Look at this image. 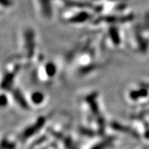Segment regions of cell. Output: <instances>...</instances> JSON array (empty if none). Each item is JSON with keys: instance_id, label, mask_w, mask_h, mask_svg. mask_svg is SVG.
Listing matches in <instances>:
<instances>
[{"instance_id": "4fadbf2b", "label": "cell", "mask_w": 149, "mask_h": 149, "mask_svg": "<svg viewBox=\"0 0 149 149\" xmlns=\"http://www.w3.org/2000/svg\"><path fill=\"white\" fill-rule=\"evenodd\" d=\"M71 7H79V8H84V7H88V8H93V6L91 3L88 2H71L69 4Z\"/></svg>"}, {"instance_id": "7a4b0ae2", "label": "cell", "mask_w": 149, "mask_h": 149, "mask_svg": "<svg viewBox=\"0 0 149 149\" xmlns=\"http://www.w3.org/2000/svg\"><path fill=\"white\" fill-rule=\"evenodd\" d=\"M33 32L31 30H29L25 33V43L26 49L28 51V56L29 58L32 57L34 51V39H33Z\"/></svg>"}, {"instance_id": "5b68a950", "label": "cell", "mask_w": 149, "mask_h": 149, "mask_svg": "<svg viewBox=\"0 0 149 149\" xmlns=\"http://www.w3.org/2000/svg\"><path fill=\"white\" fill-rule=\"evenodd\" d=\"M13 95H14V97L16 101L20 104V106L24 108V109H28L29 107H28V102L26 101L25 98H24L22 93L19 90H18V89L15 90L13 91Z\"/></svg>"}, {"instance_id": "277c9868", "label": "cell", "mask_w": 149, "mask_h": 149, "mask_svg": "<svg viewBox=\"0 0 149 149\" xmlns=\"http://www.w3.org/2000/svg\"><path fill=\"white\" fill-rule=\"evenodd\" d=\"M91 17V16L89 13L82 12L69 18V22H70V23H82L84 22H86L87 20H88Z\"/></svg>"}, {"instance_id": "5bb4252c", "label": "cell", "mask_w": 149, "mask_h": 149, "mask_svg": "<svg viewBox=\"0 0 149 149\" xmlns=\"http://www.w3.org/2000/svg\"><path fill=\"white\" fill-rule=\"evenodd\" d=\"M56 65L52 63H49L46 65V72L49 77H53L56 74Z\"/></svg>"}, {"instance_id": "6da1fadb", "label": "cell", "mask_w": 149, "mask_h": 149, "mask_svg": "<svg viewBox=\"0 0 149 149\" xmlns=\"http://www.w3.org/2000/svg\"><path fill=\"white\" fill-rule=\"evenodd\" d=\"M133 18V15H127L123 16V17H118V16L114 15H108V16H102L98 18V21L97 22H104L107 23H123V22H130Z\"/></svg>"}, {"instance_id": "e0dca14e", "label": "cell", "mask_w": 149, "mask_h": 149, "mask_svg": "<svg viewBox=\"0 0 149 149\" xmlns=\"http://www.w3.org/2000/svg\"><path fill=\"white\" fill-rule=\"evenodd\" d=\"M145 27L147 29H149V12H148L147 15H145Z\"/></svg>"}, {"instance_id": "9a60e30c", "label": "cell", "mask_w": 149, "mask_h": 149, "mask_svg": "<svg viewBox=\"0 0 149 149\" xmlns=\"http://www.w3.org/2000/svg\"><path fill=\"white\" fill-rule=\"evenodd\" d=\"M0 3L3 7H9L12 6V0H0Z\"/></svg>"}, {"instance_id": "7c38bea8", "label": "cell", "mask_w": 149, "mask_h": 149, "mask_svg": "<svg viewBox=\"0 0 149 149\" xmlns=\"http://www.w3.org/2000/svg\"><path fill=\"white\" fill-rule=\"evenodd\" d=\"M43 94L41 92H34L31 95V100L35 104H40L43 101Z\"/></svg>"}, {"instance_id": "8fae6325", "label": "cell", "mask_w": 149, "mask_h": 149, "mask_svg": "<svg viewBox=\"0 0 149 149\" xmlns=\"http://www.w3.org/2000/svg\"><path fill=\"white\" fill-rule=\"evenodd\" d=\"M136 37H137V41L139 43V48L141 49V51L142 52H146L148 49V42L147 40H145V39H143L141 36L140 35L139 33H138L136 34Z\"/></svg>"}, {"instance_id": "52a82bcc", "label": "cell", "mask_w": 149, "mask_h": 149, "mask_svg": "<svg viewBox=\"0 0 149 149\" xmlns=\"http://www.w3.org/2000/svg\"><path fill=\"white\" fill-rule=\"evenodd\" d=\"M15 77V73H8L6 75L5 79H3L2 83V88L8 89L12 86V82H13V79Z\"/></svg>"}, {"instance_id": "9c48e42d", "label": "cell", "mask_w": 149, "mask_h": 149, "mask_svg": "<svg viewBox=\"0 0 149 149\" xmlns=\"http://www.w3.org/2000/svg\"><path fill=\"white\" fill-rule=\"evenodd\" d=\"M112 126H113V129H115V130H116L124 132H128V133H130L132 134V135H134V136H137V133H136L135 131L131 130L130 128L126 127V126H123V125H120V124H119L118 123H113Z\"/></svg>"}, {"instance_id": "3957f363", "label": "cell", "mask_w": 149, "mask_h": 149, "mask_svg": "<svg viewBox=\"0 0 149 149\" xmlns=\"http://www.w3.org/2000/svg\"><path fill=\"white\" fill-rule=\"evenodd\" d=\"M45 121H46L45 118L43 117V116L40 117L39 119L37 120V121L36 122V123L34 124V125L30 126V127L28 128L27 130L24 132L23 137L28 138V137H30V136H31L33 134L35 133L36 132L38 131V130H39L40 129L43 125H44Z\"/></svg>"}, {"instance_id": "2e32d148", "label": "cell", "mask_w": 149, "mask_h": 149, "mask_svg": "<svg viewBox=\"0 0 149 149\" xmlns=\"http://www.w3.org/2000/svg\"><path fill=\"white\" fill-rule=\"evenodd\" d=\"M7 97H6V96H5L4 94H2V97H1V105H2V107H4L6 106V104H7Z\"/></svg>"}, {"instance_id": "ba28073f", "label": "cell", "mask_w": 149, "mask_h": 149, "mask_svg": "<svg viewBox=\"0 0 149 149\" xmlns=\"http://www.w3.org/2000/svg\"><path fill=\"white\" fill-rule=\"evenodd\" d=\"M109 33H110V37H111L112 41L113 42L114 44L116 46L119 45L120 43V38L117 28H114V27H112V28H110Z\"/></svg>"}, {"instance_id": "30bf717a", "label": "cell", "mask_w": 149, "mask_h": 149, "mask_svg": "<svg viewBox=\"0 0 149 149\" xmlns=\"http://www.w3.org/2000/svg\"><path fill=\"white\" fill-rule=\"evenodd\" d=\"M148 95V91L145 88H142L141 90L139 91H132L130 94V97H131L133 100H136L139 97H146Z\"/></svg>"}, {"instance_id": "8992f818", "label": "cell", "mask_w": 149, "mask_h": 149, "mask_svg": "<svg viewBox=\"0 0 149 149\" xmlns=\"http://www.w3.org/2000/svg\"><path fill=\"white\" fill-rule=\"evenodd\" d=\"M39 1L44 15L47 17H50L52 15V7L50 0H39Z\"/></svg>"}]
</instances>
